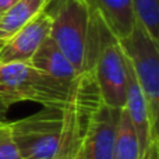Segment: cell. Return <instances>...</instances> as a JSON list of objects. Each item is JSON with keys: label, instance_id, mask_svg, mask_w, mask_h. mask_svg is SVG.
Wrapping results in <instances>:
<instances>
[{"label": "cell", "instance_id": "cell-20", "mask_svg": "<svg viewBox=\"0 0 159 159\" xmlns=\"http://www.w3.org/2000/svg\"><path fill=\"white\" fill-rule=\"evenodd\" d=\"M3 42H4V41H0V46H2V45H3Z\"/></svg>", "mask_w": 159, "mask_h": 159}, {"label": "cell", "instance_id": "cell-21", "mask_svg": "<svg viewBox=\"0 0 159 159\" xmlns=\"http://www.w3.org/2000/svg\"><path fill=\"white\" fill-rule=\"evenodd\" d=\"M0 14H2V13H0Z\"/></svg>", "mask_w": 159, "mask_h": 159}, {"label": "cell", "instance_id": "cell-10", "mask_svg": "<svg viewBox=\"0 0 159 159\" xmlns=\"http://www.w3.org/2000/svg\"><path fill=\"white\" fill-rule=\"evenodd\" d=\"M30 63L36 70L61 81L73 82L80 75L50 36H48L35 50Z\"/></svg>", "mask_w": 159, "mask_h": 159}, {"label": "cell", "instance_id": "cell-14", "mask_svg": "<svg viewBox=\"0 0 159 159\" xmlns=\"http://www.w3.org/2000/svg\"><path fill=\"white\" fill-rule=\"evenodd\" d=\"M0 159H22L11 137L10 121H0Z\"/></svg>", "mask_w": 159, "mask_h": 159}, {"label": "cell", "instance_id": "cell-6", "mask_svg": "<svg viewBox=\"0 0 159 159\" xmlns=\"http://www.w3.org/2000/svg\"><path fill=\"white\" fill-rule=\"evenodd\" d=\"M119 109L99 102L88 120L81 143L82 159H113Z\"/></svg>", "mask_w": 159, "mask_h": 159}, {"label": "cell", "instance_id": "cell-12", "mask_svg": "<svg viewBox=\"0 0 159 159\" xmlns=\"http://www.w3.org/2000/svg\"><path fill=\"white\" fill-rule=\"evenodd\" d=\"M113 159H143L137 133L124 106L119 109L115 145H113Z\"/></svg>", "mask_w": 159, "mask_h": 159}, {"label": "cell", "instance_id": "cell-22", "mask_svg": "<svg viewBox=\"0 0 159 159\" xmlns=\"http://www.w3.org/2000/svg\"><path fill=\"white\" fill-rule=\"evenodd\" d=\"M49 2H50V0H49Z\"/></svg>", "mask_w": 159, "mask_h": 159}, {"label": "cell", "instance_id": "cell-5", "mask_svg": "<svg viewBox=\"0 0 159 159\" xmlns=\"http://www.w3.org/2000/svg\"><path fill=\"white\" fill-rule=\"evenodd\" d=\"M91 71L101 101L113 109L123 107L127 92V59L116 36L109 35L103 42Z\"/></svg>", "mask_w": 159, "mask_h": 159}, {"label": "cell", "instance_id": "cell-2", "mask_svg": "<svg viewBox=\"0 0 159 159\" xmlns=\"http://www.w3.org/2000/svg\"><path fill=\"white\" fill-rule=\"evenodd\" d=\"M46 10L52 17L49 36L78 74L85 73L92 17L89 6L84 0H50Z\"/></svg>", "mask_w": 159, "mask_h": 159}, {"label": "cell", "instance_id": "cell-13", "mask_svg": "<svg viewBox=\"0 0 159 159\" xmlns=\"http://www.w3.org/2000/svg\"><path fill=\"white\" fill-rule=\"evenodd\" d=\"M131 7L135 22L159 42V0H131Z\"/></svg>", "mask_w": 159, "mask_h": 159}, {"label": "cell", "instance_id": "cell-9", "mask_svg": "<svg viewBox=\"0 0 159 159\" xmlns=\"http://www.w3.org/2000/svg\"><path fill=\"white\" fill-rule=\"evenodd\" d=\"M91 11L98 14L113 36L120 41L131 32L135 24L131 0H84Z\"/></svg>", "mask_w": 159, "mask_h": 159}, {"label": "cell", "instance_id": "cell-19", "mask_svg": "<svg viewBox=\"0 0 159 159\" xmlns=\"http://www.w3.org/2000/svg\"><path fill=\"white\" fill-rule=\"evenodd\" d=\"M6 39H7V36H6L4 34H3L2 31H0V41H6Z\"/></svg>", "mask_w": 159, "mask_h": 159}, {"label": "cell", "instance_id": "cell-18", "mask_svg": "<svg viewBox=\"0 0 159 159\" xmlns=\"http://www.w3.org/2000/svg\"><path fill=\"white\" fill-rule=\"evenodd\" d=\"M71 159H82V152H81V149H80V151L77 152V154L74 155V157H73Z\"/></svg>", "mask_w": 159, "mask_h": 159}, {"label": "cell", "instance_id": "cell-7", "mask_svg": "<svg viewBox=\"0 0 159 159\" xmlns=\"http://www.w3.org/2000/svg\"><path fill=\"white\" fill-rule=\"evenodd\" d=\"M52 17L45 8L7 38L0 46V63L30 61L35 50L49 36Z\"/></svg>", "mask_w": 159, "mask_h": 159}, {"label": "cell", "instance_id": "cell-17", "mask_svg": "<svg viewBox=\"0 0 159 159\" xmlns=\"http://www.w3.org/2000/svg\"><path fill=\"white\" fill-rule=\"evenodd\" d=\"M157 148H158V144L152 145V148L148 151V154L145 155L143 159H157Z\"/></svg>", "mask_w": 159, "mask_h": 159}, {"label": "cell", "instance_id": "cell-3", "mask_svg": "<svg viewBox=\"0 0 159 159\" xmlns=\"http://www.w3.org/2000/svg\"><path fill=\"white\" fill-rule=\"evenodd\" d=\"M10 130L22 159H55L64 135L63 109L42 106L34 115L11 121Z\"/></svg>", "mask_w": 159, "mask_h": 159}, {"label": "cell", "instance_id": "cell-11", "mask_svg": "<svg viewBox=\"0 0 159 159\" xmlns=\"http://www.w3.org/2000/svg\"><path fill=\"white\" fill-rule=\"evenodd\" d=\"M49 0H18L10 8L0 14V31L7 38L43 11Z\"/></svg>", "mask_w": 159, "mask_h": 159}, {"label": "cell", "instance_id": "cell-1", "mask_svg": "<svg viewBox=\"0 0 159 159\" xmlns=\"http://www.w3.org/2000/svg\"><path fill=\"white\" fill-rule=\"evenodd\" d=\"M74 81L53 78L36 70L30 61L0 63V98L8 106L18 102H35L63 109Z\"/></svg>", "mask_w": 159, "mask_h": 159}, {"label": "cell", "instance_id": "cell-15", "mask_svg": "<svg viewBox=\"0 0 159 159\" xmlns=\"http://www.w3.org/2000/svg\"><path fill=\"white\" fill-rule=\"evenodd\" d=\"M8 109H10V106H8V105L6 103L2 98H0V121L6 120V115H7Z\"/></svg>", "mask_w": 159, "mask_h": 159}, {"label": "cell", "instance_id": "cell-4", "mask_svg": "<svg viewBox=\"0 0 159 159\" xmlns=\"http://www.w3.org/2000/svg\"><path fill=\"white\" fill-rule=\"evenodd\" d=\"M120 46L147 99L151 121L158 129L159 115V42L135 22L131 32L120 39Z\"/></svg>", "mask_w": 159, "mask_h": 159}, {"label": "cell", "instance_id": "cell-8", "mask_svg": "<svg viewBox=\"0 0 159 159\" xmlns=\"http://www.w3.org/2000/svg\"><path fill=\"white\" fill-rule=\"evenodd\" d=\"M124 107L135 129L140 141L141 157L144 158L152 148V145L158 144V129H155L151 121L147 99L129 61H127V92Z\"/></svg>", "mask_w": 159, "mask_h": 159}, {"label": "cell", "instance_id": "cell-16", "mask_svg": "<svg viewBox=\"0 0 159 159\" xmlns=\"http://www.w3.org/2000/svg\"><path fill=\"white\" fill-rule=\"evenodd\" d=\"M16 2H18V0H0V13L10 8Z\"/></svg>", "mask_w": 159, "mask_h": 159}]
</instances>
